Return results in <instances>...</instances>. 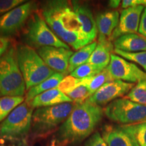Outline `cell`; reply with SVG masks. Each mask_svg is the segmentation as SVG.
Returning a JSON list of instances; mask_svg holds the SVG:
<instances>
[{"label":"cell","mask_w":146,"mask_h":146,"mask_svg":"<svg viewBox=\"0 0 146 146\" xmlns=\"http://www.w3.org/2000/svg\"><path fill=\"white\" fill-rule=\"evenodd\" d=\"M126 98L135 103L146 106V80L138 82L128 93Z\"/></svg>","instance_id":"d4e9b609"},{"label":"cell","mask_w":146,"mask_h":146,"mask_svg":"<svg viewBox=\"0 0 146 146\" xmlns=\"http://www.w3.org/2000/svg\"><path fill=\"white\" fill-rule=\"evenodd\" d=\"M114 45L108 39L98 38V42L94 52L89 58L87 63L105 69L109 65Z\"/></svg>","instance_id":"ac0fdd59"},{"label":"cell","mask_w":146,"mask_h":146,"mask_svg":"<svg viewBox=\"0 0 146 146\" xmlns=\"http://www.w3.org/2000/svg\"><path fill=\"white\" fill-rule=\"evenodd\" d=\"M25 98L19 96H3L0 98V122L4 120L16 107L24 102Z\"/></svg>","instance_id":"603a6c76"},{"label":"cell","mask_w":146,"mask_h":146,"mask_svg":"<svg viewBox=\"0 0 146 146\" xmlns=\"http://www.w3.org/2000/svg\"><path fill=\"white\" fill-rule=\"evenodd\" d=\"M26 90L16 58V48L10 47L0 58V96L23 97Z\"/></svg>","instance_id":"277c9868"},{"label":"cell","mask_w":146,"mask_h":146,"mask_svg":"<svg viewBox=\"0 0 146 146\" xmlns=\"http://www.w3.org/2000/svg\"><path fill=\"white\" fill-rule=\"evenodd\" d=\"M25 2V0H0V17Z\"/></svg>","instance_id":"f546056e"},{"label":"cell","mask_w":146,"mask_h":146,"mask_svg":"<svg viewBox=\"0 0 146 146\" xmlns=\"http://www.w3.org/2000/svg\"><path fill=\"white\" fill-rule=\"evenodd\" d=\"M116 50L127 53H137L146 51V38L137 33L126 34L114 41Z\"/></svg>","instance_id":"d6986e66"},{"label":"cell","mask_w":146,"mask_h":146,"mask_svg":"<svg viewBox=\"0 0 146 146\" xmlns=\"http://www.w3.org/2000/svg\"><path fill=\"white\" fill-rule=\"evenodd\" d=\"M107 146H139L133 137L121 126L107 125L102 133Z\"/></svg>","instance_id":"9a60e30c"},{"label":"cell","mask_w":146,"mask_h":146,"mask_svg":"<svg viewBox=\"0 0 146 146\" xmlns=\"http://www.w3.org/2000/svg\"><path fill=\"white\" fill-rule=\"evenodd\" d=\"M64 78V74L59 72H56L45 81L29 89L25 97V102L29 103L36 96H39L42 93L50 89L57 88L58 85Z\"/></svg>","instance_id":"ffe728a7"},{"label":"cell","mask_w":146,"mask_h":146,"mask_svg":"<svg viewBox=\"0 0 146 146\" xmlns=\"http://www.w3.org/2000/svg\"><path fill=\"white\" fill-rule=\"evenodd\" d=\"M107 70L113 80H119L134 83L146 80V72L135 64L129 62L125 58L112 54Z\"/></svg>","instance_id":"30bf717a"},{"label":"cell","mask_w":146,"mask_h":146,"mask_svg":"<svg viewBox=\"0 0 146 146\" xmlns=\"http://www.w3.org/2000/svg\"><path fill=\"white\" fill-rule=\"evenodd\" d=\"M104 112L101 106L87 100L76 104L72 112L60 126L58 132V141L69 144L82 141L94 132L101 121Z\"/></svg>","instance_id":"7a4b0ae2"},{"label":"cell","mask_w":146,"mask_h":146,"mask_svg":"<svg viewBox=\"0 0 146 146\" xmlns=\"http://www.w3.org/2000/svg\"><path fill=\"white\" fill-rule=\"evenodd\" d=\"M111 81H113L112 78L106 68L96 75L82 79V85L87 86L93 95L104 85Z\"/></svg>","instance_id":"7402d4cb"},{"label":"cell","mask_w":146,"mask_h":146,"mask_svg":"<svg viewBox=\"0 0 146 146\" xmlns=\"http://www.w3.org/2000/svg\"><path fill=\"white\" fill-rule=\"evenodd\" d=\"M133 87V83H127L119 80H113L104 85L87 101L93 104L101 106L125 96Z\"/></svg>","instance_id":"8fae6325"},{"label":"cell","mask_w":146,"mask_h":146,"mask_svg":"<svg viewBox=\"0 0 146 146\" xmlns=\"http://www.w3.org/2000/svg\"><path fill=\"white\" fill-rule=\"evenodd\" d=\"M35 3L28 1L1 16L0 36L9 39L10 36L17 33L35 11Z\"/></svg>","instance_id":"9c48e42d"},{"label":"cell","mask_w":146,"mask_h":146,"mask_svg":"<svg viewBox=\"0 0 146 146\" xmlns=\"http://www.w3.org/2000/svg\"><path fill=\"white\" fill-rule=\"evenodd\" d=\"M16 52L27 90L39 85L56 72L44 62L33 47L27 45H18Z\"/></svg>","instance_id":"3957f363"},{"label":"cell","mask_w":146,"mask_h":146,"mask_svg":"<svg viewBox=\"0 0 146 146\" xmlns=\"http://www.w3.org/2000/svg\"><path fill=\"white\" fill-rule=\"evenodd\" d=\"M75 106L74 102H68L36 109L32 116L33 133L36 135H41L54 130L67 119Z\"/></svg>","instance_id":"8992f818"},{"label":"cell","mask_w":146,"mask_h":146,"mask_svg":"<svg viewBox=\"0 0 146 146\" xmlns=\"http://www.w3.org/2000/svg\"><path fill=\"white\" fill-rule=\"evenodd\" d=\"M103 70L104 69L100 68L96 66L87 62L73 70L70 73V75L76 78H78V79H83V78L96 75Z\"/></svg>","instance_id":"484cf974"},{"label":"cell","mask_w":146,"mask_h":146,"mask_svg":"<svg viewBox=\"0 0 146 146\" xmlns=\"http://www.w3.org/2000/svg\"><path fill=\"white\" fill-rule=\"evenodd\" d=\"M81 85L82 79H78V78H76L71 75H69L66 76L62 80L57 88L64 94H66L67 93L70 92Z\"/></svg>","instance_id":"f1b7e54d"},{"label":"cell","mask_w":146,"mask_h":146,"mask_svg":"<svg viewBox=\"0 0 146 146\" xmlns=\"http://www.w3.org/2000/svg\"><path fill=\"white\" fill-rule=\"evenodd\" d=\"M104 114L110 120L123 125L146 122V106L133 102L127 98H118L108 104Z\"/></svg>","instance_id":"ba28073f"},{"label":"cell","mask_w":146,"mask_h":146,"mask_svg":"<svg viewBox=\"0 0 146 146\" xmlns=\"http://www.w3.org/2000/svg\"><path fill=\"white\" fill-rule=\"evenodd\" d=\"M120 2H121V1H120V0H110L108 2L109 7L112 9H116L120 5Z\"/></svg>","instance_id":"e575fe53"},{"label":"cell","mask_w":146,"mask_h":146,"mask_svg":"<svg viewBox=\"0 0 146 146\" xmlns=\"http://www.w3.org/2000/svg\"><path fill=\"white\" fill-rule=\"evenodd\" d=\"M138 32L141 36L146 38V8H144L143 12H142Z\"/></svg>","instance_id":"d6a6232c"},{"label":"cell","mask_w":146,"mask_h":146,"mask_svg":"<svg viewBox=\"0 0 146 146\" xmlns=\"http://www.w3.org/2000/svg\"><path fill=\"white\" fill-rule=\"evenodd\" d=\"M98 42L94 41L86 46L82 47L77 52H74L69 60L68 72H72L80 66L87 63L89 58L94 52L97 46Z\"/></svg>","instance_id":"44dd1931"},{"label":"cell","mask_w":146,"mask_h":146,"mask_svg":"<svg viewBox=\"0 0 146 146\" xmlns=\"http://www.w3.org/2000/svg\"><path fill=\"white\" fill-rule=\"evenodd\" d=\"M71 3L74 12L81 22L83 33L90 43H93L98 35V29L96 19L94 17L91 9L87 5L80 3L79 1H71Z\"/></svg>","instance_id":"5bb4252c"},{"label":"cell","mask_w":146,"mask_h":146,"mask_svg":"<svg viewBox=\"0 0 146 146\" xmlns=\"http://www.w3.org/2000/svg\"><path fill=\"white\" fill-rule=\"evenodd\" d=\"M68 102H73L65 94L58 88H55L45 91L36 96L29 104L33 109H37L40 108L54 106Z\"/></svg>","instance_id":"e0dca14e"},{"label":"cell","mask_w":146,"mask_h":146,"mask_svg":"<svg viewBox=\"0 0 146 146\" xmlns=\"http://www.w3.org/2000/svg\"><path fill=\"white\" fill-rule=\"evenodd\" d=\"M121 2V7L123 9L137 6V5H141L146 8V0H123Z\"/></svg>","instance_id":"1f68e13d"},{"label":"cell","mask_w":146,"mask_h":146,"mask_svg":"<svg viewBox=\"0 0 146 146\" xmlns=\"http://www.w3.org/2000/svg\"><path fill=\"white\" fill-rule=\"evenodd\" d=\"M27 45L33 47H56L70 49L52 31L41 14L36 10L31 15L23 34Z\"/></svg>","instance_id":"5b68a950"},{"label":"cell","mask_w":146,"mask_h":146,"mask_svg":"<svg viewBox=\"0 0 146 146\" xmlns=\"http://www.w3.org/2000/svg\"><path fill=\"white\" fill-rule=\"evenodd\" d=\"M44 62L55 72L66 75L68 72L69 60L74 54L72 50L63 47H43L37 50Z\"/></svg>","instance_id":"7c38bea8"},{"label":"cell","mask_w":146,"mask_h":146,"mask_svg":"<svg viewBox=\"0 0 146 146\" xmlns=\"http://www.w3.org/2000/svg\"><path fill=\"white\" fill-rule=\"evenodd\" d=\"M10 40L8 38L0 36V58L8 50Z\"/></svg>","instance_id":"836d02e7"},{"label":"cell","mask_w":146,"mask_h":146,"mask_svg":"<svg viewBox=\"0 0 146 146\" xmlns=\"http://www.w3.org/2000/svg\"><path fill=\"white\" fill-rule=\"evenodd\" d=\"M66 95L76 104L83 103L92 96L87 87L84 85H80Z\"/></svg>","instance_id":"4316f807"},{"label":"cell","mask_w":146,"mask_h":146,"mask_svg":"<svg viewBox=\"0 0 146 146\" xmlns=\"http://www.w3.org/2000/svg\"><path fill=\"white\" fill-rule=\"evenodd\" d=\"M33 108L24 102L16 107L0 125V138L19 139L31 129Z\"/></svg>","instance_id":"52a82bcc"},{"label":"cell","mask_w":146,"mask_h":146,"mask_svg":"<svg viewBox=\"0 0 146 146\" xmlns=\"http://www.w3.org/2000/svg\"><path fill=\"white\" fill-rule=\"evenodd\" d=\"M85 146H107V144L101 135L96 132L89 139Z\"/></svg>","instance_id":"4dcf8cb0"},{"label":"cell","mask_w":146,"mask_h":146,"mask_svg":"<svg viewBox=\"0 0 146 146\" xmlns=\"http://www.w3.org/2000/svg\"><path fill=\"white\" fill-rule=\"evenodd\" d=\"M96 23L99 37L110 39L119 23L120 14L116 10H108L97 14Z\"/></svg>","instance_id":"2e32d148"},{"label":"cell","mask_w":146,"mask_h":146,"mask_svg":"<svg viewBox=\"0 0 146 146\" xmlns=\"http://www.w3.org/2000/svg\"><path fill=\"white\" fill-rule=\"evenodd\" d=\"M114 51L120 57L139 64L146 71V51L137 53H127L116 49H114Z\"/></svg>","instance_id":"83f0119b"},{"label":"cell","mask_w":146,"mask_h":146,"mask_svg":"<svg viewBox=\"0 0 146 146\" xmlns=\"http://www.w3.org/2000/svg\"><path fill=\"white\" fill-rule=\"evenodd\" d=\"M145 7L141 5L123 9L120 15L118 27L110 37V41L126 34L136 33L138 31L140 19Z\"/></svg>","instance_id":"4fadbf2b"},{"label":"cell","mask_w":146,"mask_h":146,"mask_svg":"<svg viewBox=\"0 0 146 146\" xmlns=\"http://www.w3.org/2000/svg\"><path fill=\"white\" fill-rule=\"evenodd\" d=\"M41 14L52 31L59 39L74 50L90 44L71 1H47L42 5Z\"/></svg>","instance_id":"6da1fadb"},{"label":"cell","mask_w":146,"mask_h":146,"mask_svg":"<svg viewBox=\"0 0 146 146\" xmlns=\"http://www.w3.org/2000/svg\"><path fill=\"white\" fill-rule=\"evenodd\" d=\"M122 127L133 137L139 146H146V122Z\"/></svg>","instance_id":"cb8c5ba5"}]
</instances>
